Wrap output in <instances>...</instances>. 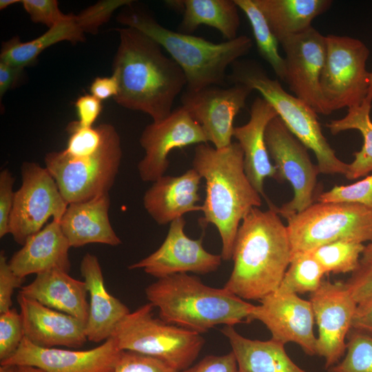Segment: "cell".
<instances>
[{
    "mask_svg": "<svg viewBox=\"0 0 372 372\" xmlns=\"http://www.w3.org/2000/svg\"><path fill=\"white\" fill-rule=\"evenodd\" d=\"M80 272L90 296L89 316L85 324L87 340L98 343L110 338L116 325L130 313L128 307L107 290L98 258L87 253Z\"/></svg>",
    "mask_w": 372,
    "mask_h": 372,
    "instance_id": "obj_24",
    "label": "cell"
},
{
    "mask_svg": "<svg viewBox=\"0 0 372 372\" xmlns=\"http://www.w3.org/2000/svg\"><path fill=\"white\" fill-rule=\"evenodd\" d=\"M256 305L251 321L263 323L271 334V339L283 344H298L305 353L317 355V337L314 334V314L311 302L297 294L269 293Z\"/></svg>",
    "mask_w": 372,
    "mask_h": 372,
    "instance_id": "obj_19",
    "label": "cell"
},
{
    "mask_svg": "<svg viewBox=\"0 0 372 372\" xmlns=\"http://www.w3.org/2000/svg\"><path fill=\"white\" fill-rule=\"evenodd\" d=\"M25 278L12 269L4 251L0 252V313L11 309L12 296L15 289L21 287Z\"/></svg>",
    "mask_w": 372,
    "mask_h": 372,
    "instance_id": "obj_41",
    "label": "cell"
},
{
    "mask_svg": "<svg viewBox=\"0 0 372 372\" xmlns=\"http://www.w3.org/2000/svg\"><path fill=\"white\" fill-rule=\"evenodd\" d=\"M112 372H179L156 358L121 351Z\"/></svg>",
    "mask_w": 372,
    "mask_h": 372,
    "instance_id": "obj_39",
    "label": "cell"
},
{
    "mask_svg": "<svg viewBox=\"0 0 372 372\" xmlns=\"http://www.w3.org/2000/svg\"><path fill=\"white\" fill-rule=\"evenodd\" d=\"M366 99L372 101V72H370L369 74V87L368 94Z\"/></svg>",
    "mask_w": 372,
    "mask_h": 372,
    "instance_id": "obj_53",
    "label": "cell"
},
{
    "mask_svg": "<svg viewBox=\"0 0 372 372\" xmlns=\"http://www.w3.org/2000/svg\"><path fill=\"white\" fill-rule=\"evenodd\" d=\"M234 1L250 23L260 55L271 65L276 76L285 81L286 74L285 59L279 54V42L272 32L265 16L254 0H234Z\"/></svg>",
    "mask_w": 372,
    "mask_h": 372,
    "instance_id": "obj_32",
    "label": "cell"
},
{
    "mask_svg": "<svg viewBox=\"0 0 372 372\" xmlns=\"http://www.w3.org/2000/svg\"><path fill=\"white\" fill-rule=\"evenodd\" d=\"M19 293L56 311L72 316L86 324L89 316L87 289L84 280L60 269L37 275Z\"/></svg>",
    "mask_w": 372,
    "mask_h": 372,
    "instance_id": "obj_27",
    "label": "cell"
},
{
    "mask_svg": "<svg viewBox=\"0 0 372 372\" xmlns=\"http://www.w3.org/2000/svg\"><path fill=\"white\" fill-rule=\"evenodd\" d=\"M25 337L23 318L15 308L0 313V362L10 358Z\"/></svg>",
    "mask_w": 372,
    "mask_h": 372,
    "instance_id": "obj_38",
    "label": "cell"
},
{
    "mask_svg": "<svg viewBox=\"0 0 372 372\" xmlns=\"http://www.w3.org/2000/svg\"><path fill=\"white\" fill-rule=\"evenodd\" d=\"M351 329L372 337V296L358 304Z\"/></svg>",
    "mask_w": 372,
    "mask_h": 372,
    "instance_id": "obj_46",
    "label": "cell"
},
{
    "mask_svg": "<svg viewBox=\"0 0 372 372\" xmlns=\"http://www.w3.org/2000/svg\"><path fill=\"white\" fill-rule=\"evenodd\" d=\"M326 274L310 252L291 257L289 265L276 291L282 293H305L316 291Z\"/></svg>",
    "mask_w": 372,
    "mask_h": 372,
    "instance_id": "obj_33",
    "label": "cell"
},
{
    "mask_svg": "<svg viewBox=\"0 0 372 372\" xmlns=\"http://www.w3.org/2000/svg\"><path fill=\"white\" fill-rule=\"evenodd\" d=\"M318 326L317 355L325 360L328 369L338 363L347 349V338L358 304L344 282L323 280L310 294Z\"/></svg>",
    "mask_w": 372,
    "mask_h": 372,
    "instance_id": "obj_14",
    "label": "cell"
},
{
    "mask_svg": "<svg viewBox=\"0 0 372 372\" xmlns=\"http://www.w3.org/2000/svg\"><path fill=\"white\" fill-rule=\"evenodd\" d=\"M326 59L320 90L326 115L360 105L366 98L369 50L360 40L347 36H325Z\"/></svg>",
    "mask_w": 372,
    "mask_h": 372,
    "instance_id": "obj_10",
    "label": "cell"
},
{
    "mask_svg": "<svg viewBox=\"0 0 372 372\" xmlns=\"http://www.w3.org/2000/svg\"><path fill=\"white\" fill-rule=\"evenodd\" d=\"M149 302L130 312L116 327L112 338L121 351L162 360L177 371L193 364L205 344L198 333L154 317Z\"/></svg>",
    "mask_w": 372,
    "mask_h": 372,
    "instance_id": "obj_7",
    "label": "cell"
},
{
    "mask_svg": "<svg viewBox=\"0 0 372 372\" xmlns=\"http://www.w3.org/2000/svg\"><path fill=\"white\" fill-rule=\"evenodd\" d=\"M320 203L359 204L372 211V174L348 185H335L317 197Z\"/></svg>",
    "mask_w": 372,
    "mask_h": 372,
    "instance_id": "obj_37",
    "label": "cell"
},
{
    "mask_svg": "<svg viewBox=\"0 0 372 372\" xmlns=\"http://www.w3.org/2000/svg\"><path fill=\"white\" fill-rule=\"evenodd\" d=\"M174 7L183 12L179 32L192 34L205 25L218 30L227 41L238 37L240 17L234 0H178Z\"/></svg>",
    "mask_w": 372,
    "mask_h": 372,
    "instance_id": "obj_30",
    "label": "cell"
},
{
    "mask_svg": "<svg viewBox=\"0 0 372 372\" xmlns=\"http://www.w3.org/2000/svg\"><path fill=\"white\" fill-rule=\"evenodd\" d=\"M132 0H105L85 8L77 15L70 17L37 38L22 42L18 36L2 43L0 61L25 68L34 63L46 48L59 42H82L85 33L96 34L99 28L106 23L113 12L121 7L133 3Z\"/></svg>",
    "mask_w": 372,
    "mask_h": 372,
    "instance_id": "obj_13",
    "label": "cell"
},
{
    "mask_svg": "<svg viewBox=\"0 0 372 372\" xmlns=\"http://www.w3.org/2000/svg\"><path fill=\"white\" fill-rule=\"evenodd\" d=\"M78 122L83 127H92L102 110L101 101L92 94L79 96L75 102Z\"/></svg>",
    "mask_w": 372,
    "mask_h": 372,
    "instance_id": "obj_45",
    "label": "cell"
},
{
    "mask_svg": "<svg viewBox=\"0 0 372 372\" xmlns=\"http://www.w3.org/2000/svg\"><path fill=\"white\" fill-rule=\"evenodd\" d=\"M0 372H17L16 366L7 364L1 365Z\"/></svg>",
    "mask_w": 372,
    "mask_h": 372,
    "instance_id": "obj_52",
    "label": "cell"
},
{
    "mask_svg": "<svg viewBox=\"0 0 372 372\" xmlns=\"http://www.w3.org/2000/svg\"><path fill=\"white\" fill-rule=\"evenodd\" d=\"M139 142L145 151L138 164L140 178L145 182H154L165 175L169 165L168 156L173 149L207 143V140L199 123L180 106L166 118L147 125Z\"/></svg>",
    "mask_w": 372,
    "mask_h": 372,
    "instance_id": "obj_15",
    "label": "cell"
},
{
    "mask_svg": "<svg viewBox=\"0 0 372 372\" xmlns=\"http://www.w3.org/2000/svg\"><path fill=\"white\" fill-rule=\"evenodd\" d=\"M364 249L363 243L341 240L320 246L310 253L325 273H353L359 268Z\"/></svg>",
    "mask_w": 372,
    "mask_h": 372,
    "instance_id": "obj_34",
    "label": "cell"
},
{
    "mask_svg": "<svg viewBox=\"0 0 372 372\" xmlns=\"http://www.w3.org/2000/svg\"><path fill=\"white\" fill-rule=\"evenodd\" d=\"M145 292L149 302L158 309L161 320L199 334L220 324L249 322L256 306L187 273L159 278Z\"/></svg>",
    "mask_w": 372,
    "mask_h": 372,
    "instance_id": "obj_4",
    "label": "cell"
},
{
    "mask_svg": "<svg viewBox=\"0 0 372 372\" xmlns=\"http://www.w3.org/2000/svg\"><path fill=\"white\" fill-rule=\"evenodd\" d=\"M70 247L60 222L52 220L29 237L22 247L12 256L9 264L13 271L23 278L52 269L69 273L71 268Z\"/></svg>",
    "mask_w": 372,
    "mask_h": 372,
    "instance_id": "obj_26",
    "label": "cell"
},
{
    "mask_svg": "<svg viewBox=\"0 0 372 372\" xmlns=\"http://www.w3.org/2000/svg\"><path fill=\"white\" fill-rule=\"evenodd\" d=\"M185 225L184 217L172 222L158 249L128 269H142L158 279L189 272L205 275L218 270L223 260L221 255L206 251L202 238H189L184 231Z\"/></svg>",
    "mask_w": 372,
    "mask_h": 372,
    "instance_id": "obj_17",
    "label": "cell"
},
{
    "mask_svg": "<svg viewBox=\"0 0 372 372\" xmlns=\"http://www.w3.org/2000/svg\"><path fill=\"white\" fill-rule=\"evenodd\" d=\"M328 372H372V337L351 329L344 357Z\"/></svg>",
    "mask_w": 372,
    "mask_h": 372,
    "instance_id": "obj_35",
    "label": "cell"
},
{
    "mask_svg": "<svg viewBox=\"0 0 372 372\" xmlns=\"http://www.w3.org/2000/svg\"><path fill=\"white\" fill-rule=\"evenodd\" d=\"M17 372H44L43 370L32 366H16Z\"/></svg>",
    "mask_w": 372,
    "mask_h": 372,
    "instance_id": "obj_50",
    "label": "cell"
},
{
    "mask_svg": "<svg viewBox=\"0 0 372 372\" xmlns=\"http://www.w3.org/2000/svg\"><path fill=\"white\" fill-rule=\"evenodd\" d=\"M221 332L231 347L238 372H307L289 358L282 342L249 339L232 326H225Z\"/></svg>",
    "mask_w": 372,
    "mask_h": 372,
    "instance_id": "obj_28",
    "label": "cell"
},
{
    "mask_svg": "<svg viewBox=\"0 0 372 372\" xmlns=\"http://www.w3.org/2000/svg\"><path fill=\"white\" fill-rule=\"evenodd\" d=\"M110 206L109 193L68 204L60 225L71 247L90 243L110 246L121 243L110 221Z\"/></svg>",
    "mask_w": 372,
    "mask_h": 372,
    "instance_id": "obj_25",
    "label": "cell"
},
{
    "mask_svg": "<svg viewBox=\"0 0 372 372\" xmlns=\"http://www.w3.org/2000/svg\"><path fill=\"white\" fill-rule=\"evenodd\" d=\"M276 116L278 114L270 103L262 97H256L251 107L249 120L243 125L234 127L233 134L243 152L245 174L269 206L273 203L265 194V180L269 177L279 180V177L276 166L270 161L265 130Z\"/></svg>",
    "mask_w": 372,
    "mask_h": 372,
    "instance_id": "obj_22",
    "label": "cell"
},
{
    "mask_svg": "<svg viewBox=\"0 0 372 372\" xmlns=\"http://www.w3.org/2000/svg\"><path fill=\"white\" fill-rule=\"evenodd\" d=\"M192 168L205 180L202 224L216 227L222 259L229 260L240 225L252 208L261 206V196L245 174L243 152L238 142L220 149L207 143L197 145Z\"/></svg>",
    "mask_w": 372,
    "mask_h": 372,
    "instance_id": "obj_3",
    "label": "cell"
},
{
    "mask_svg": "<svg viewBox=\"0 0 372 372\" xmlns=\"http://www.w3.org/2000/svg\"><path fill=\"white\" fill-rule=\"evenodd\" d=\"M14 178L11 172L6 168L0 173V238L9 234V225L13 208L15 192L13 191Z\"/></svg>",
    "mask_w": 372,
    "mask_h": 372,
    "instance_id": "obj_42",
    "label": "cell"
},
{
    "mask_svg": "<svg viewBox=\"0 0 372 372\" xmlns=\"http://www.w3.org/2000/svg\"><path fill=\"white\" fill-rule=\"evenodd\" d=\"M372 263V242L365 246V249L361 256L360 265L364 266Z\"/></svg>",
    "mask_w": 372,
    "mask_h": 372,
    "instance_id": "obj_49",
    "label": "cell"
},
{
    "mask_svg": "<svg viewBox=\"0 0 372 372\" xmlns=\"http://www.w3.org/2000/svg\"><path fill=\"white\" fill-rule=\"evenodd\" d=\"M287 220L291 257L337 241L372 242V211L359 204L317 202Z\"/></svg>",
    "mask_w": 372,
    "mask_h": 372,
    "instance_id": "obj_8",
    "label": "cell"
},
{
    "mask_svg": "<svg viewBox=\"0 0 372 372\" xmlns=\"http://www.w3.org/2000/svg\"><path fill=\"white\" fill-rule=\"evenodd\" d=\"M17 302L24 334L30 342L43 348L78 349L87 341L85 324L76 318L48 307L20 293Z\"/></svg>",
    "mask_w": 372,
    "mask_h": 372,
    "instance_id": "obj_21",
    "label": "cell"
},
{
    "mask_svg": "<svg viewBox=\"0 0 372 372\" xmlns=\"http://www.w3.org/2000/svg\"><path fill=\"white\" fill-rule=\"evenodd\" d=\"M24 68L0 61V99L21 80Z\"/></svg>",
    "mask_w": 372,
    "mask_h": 372,
    "instance_id": "obj_48",
    "label": "cell"
},
{
    "mask_svg": "<svg viewBox=\"0 0 372 372\" xmlns=\"http://www.w3.org/2000/svg\"><path fill=\"white\" fill-rule=\"evenodd\" d=\"M344 284L357 304L372 296V263L360 265Z\"/></svg>",
    "mask_w": 372,
    "mask_h": 372,
    "instance_id": "obj_43",
    "label": "cell"
},
{
    "mask_svg": "<svg viewBox=\"0 0 372 372\" xmlns=\"http://www.w3.org/2000/svg\"><path fill=\"white\" fill-rule=\"evenodd\" d=\"M251 92L241 84L227 88L211 85L195 92L185 90L181 97L182 106L199 123L207 142L220 149L232 143L234 118L245 107Z\"/></svg>",
    "mask_w": 372,
    "mask_h": 372,
    "instance_id": "obj_18",
    "label": "cell"
},
{
    "mask_svg": "<svg viewBox=\"0 0 372 372\" xmlns=\"http://www.w3.org/2000/svg\"><path fill=\"white\" fill-rule=\"evenodd\" d=\"M285 52V81L295 96L317 114L326 115L320 77L326 59L325 36L313 27L279 41Z\"/></svg>",
    "mask_w": 372,
    "mask_h": 372,
    "instance_id": "obj_16",
    "label": "cell"
},
{
    "mask_svg": "<svg viewBox=\"0 0 372 372\" xmlns=\"http://www.w3.org/2000/svg\"><path fill=\"white\" fill-rule=\"evenodd\" d=\"M119 89L118 80L112 73L108 77H96L90 85L92 95L99 100H105L117 95Z\"/></svg>",
    "mask_w": 372,
    "mask_h": 372,
    "instance_id": "obj_47",
    "label": "cell"
},
{
    "mask_svg": "<svg viewBox=\"0 0 372 372\" xmlns=\"http://www.w3.org/2000/svg\"><path fill=\"white\" fill-rule=\"evenodd\" d=\"M276 207L252 208L238 228L233 269L223 287L243 300H260L276 291L291 262L287 225Z\"/></svg>",
    "mask_w": 372,
    "mask_h": 372,
    "instance_id": "obj_2",
    "label": "cell"
},
{
    "mask_svg": "<svg viewBox=\"0 0 372 372\" xmlns=\"http://www.w3.org/2000/svg\"><path fill=\"white\" fill-rule=\"evenodd\" d=\"M21 1L20 0H1L0 1V10H4L8 6L17 3H20Z\"/></svg>",
    "mask_w": 372,
    "mask_h": 372,
    "instance_id": "obj_51",
    "label": "cell"
},
{
    "mask_svg": "<svg viewBox=\"0 0 372 372\" xmlns=\"http://www.w3.org/2000/svg\"><path fill=\"white\" fill-rule=\"evenodd\" d=\"M265 142L270 157L274 161L279 181L289 182L293 198L276 210L286 219L304 210L314 203L317 177L320 174L302 144L287 128L278 116L265 130Z\"/></svg>",
    "mask_w": 372,
    "mask_h": 372,
    "instance_id": "obj_12",
    "label": "cell"
},
{
    "mask_svg": "<svg viewBox=\"0 0 372 372\" xmlns=\"http://www.w3.org/2000/svg\"><path fill=\"white\" fill-rule=\"evenodd\" d=\"M116 30L120 41L112 73L119 89L114 101L125 108L149 115L154 122L166 118L187 85L184 72L158 43L141 31L131 27Z\"/></svg>",
    "mask_w": 372,
    "mask_h": 372,
    "instance_id": "obj_1",
    "label": "cell"
},
{
    "mask_svg": "<svg viewBox=\"0 0 372 372\" xmlns=\"http://www.w3.org/2000/svg\"><path fill=\"white\" fill-rule=\"evenodd\" d=\"M201 176L192 167L180 176H163L143 196L148 214L160 225L170 224L189 212L201 211L198 194Z\"/></svg>",
    "mask_w": 372,
    "mask_h": 372,
    "instance_id": "obj_23",
    "label": "cell"
},
{
    "mask_svg": "<svg viewBox=\"0 0 372 372\" xmlns=\"http://www.w3.org/2000/svg\"><path fill=\"white\" fill-rule=\"evenodd\" d=\"M227 80L258 91L270 103L289 132L315 154L320 174L345 175L348 163L340 160L322 134L317 113L305 102L286 92L253 61H236Z\"/></svg>",
    "mask_w": 372,
    "mask_h": 372,
    "instance_id": "obj_6",
    "label": "cell"
},
{
    "mask_svg": "<svg viewBox=\"0 0 372 372\" xmlns=\"http://www.w3.org/2000/svg\"><path fill=\"white\" fill-rule=\"evenodd\" d=\"M372 101L366 99L358 106L348 109L345 116L332 120L326 126L333 135L349 130H357L363 137V145L359 152L353 154L355 158L349 164L345 177L355 180L366 176L372 172V121L370 112Z\"/></svg>",
    "mask_w": 372,
    "mask_h": 372,
    "instance_id": "obj_31",
    "label": "cell"
},
{
    "mask_svg": "<svg viewBox=\"0 0 372 372\" xmlns=\"http://www.w3.org/2000/svg\"><path fill=\"white\" fill-rule=\"evenodd\" d=\"M21 172L22 183L15 192L9 234L16 242L23 245L29 237L43 228L50 218L60 222L68 203L45 167L25 162Z\"/></svg>",
    "mask_w": 372,
    "mask_h": 372,
    "instance_id": "obj_11",
    "label": "cell"
},
{
    "mask_svg": "<svg viewBox=\"0 0 372 372\" xmlns=\"http://www.w3.org/2000/svg\"><path fill=\"white\" fill-rule=\"evenodd\" d=\"M106 127L107 123L92 127H83L78 121L70 122L66 127L69 138L63 151L73 157H84L95 154L104 143Z\"/></svg>",
    "mask_w": 372,
    "mask_h": 372,
    "instance_id": "obj_36",
    "label": "cell"
},
{
    "mask_svg": "<svg viewBox=\"0 0 372 372\" xmlns=\"http://www.w3.org/2000/svg\"><path fill=\"white\" fill-rule=\"evenodd\" d=\"M21 3L33 22L44 24L49 28L71 15L63 14L56 0H23Z\"/></svg>",
    "mask_w": 372,
    "mask_h": 372,
    "instance_id": "obj_40",
    "label": "cell"
},
{
    "mask_svg": "<svg viewBox=\"0 0 372 372\" xmlns=\"http://www.w3.org/2000/svg\"><path fill=\"white\" fill-rule=\"evenodd\" d=\"M121 158L120 136L115 127L107 123L104 143L95 154L73 157L63 150L50 152L44 161L45 168L70 204L108 194L118 174Z\"/></svg>",
    "mask_w": 372,
    "mask_h": 372,
    "instance_id": "obj_9",
    "label": "cell"
},
{
    "mask_svg": "<svg viewBox=\"0 0 372 372\" xmlns=\"http://www.w3.org/2000/svg\"><path fill=\"white\" fill-rule=\"evenodd\" d=\"M278 42L311 28V22L331 6L329 0H254Z\"/></svg>",
    "mask_w": 372,
    "mask_h": 372,
    "instance_id": "obj_29",
    "label": "cell"
},
{
    "mask_svg": "<svg viewBox=\"0 0 372 372\" xmlns=\"http://www.w3.org/2000/svg\"><path fill=\"white\" fill-rule=\"evenodd\" d=\"M179 372H238L232 351L223 355H208L197 364Z\"/></svg>",
    "mask_w": 372,
    "mask_h": 372,
    "instance_id": "obj_44",
    "label": "cell"
},
{
    "mask_svg": "<svg viewBox=\"0 0 372 372\" xmlns=\"http://www.w3.org/2000/svg\"><path fill=\"white\" fill-rule=\"evenodd\" d=\"M121 351L112 337L84 351L40 347L24 337L17 351L0 364L32 366L44 372H112Z\"/></svg>",
    "mask_w": 372,
    "mask_h": 372,
    "instance_id": "obj_20",
    "label": "cell"
},
{
    "mask_svg": "<svg viewBox=\"0 0 372 372\" xmlns=\"http://www.w3.org/2000/svg\"><path fill=\"white\" fill-rule=\"evenodd\" d=\"M126 8L118 14L117 21L141 31L168 52L185 74L187 91L225 85L227 68L252 47L251 39L245 35L216 43L166 28L152 15L132 5Z\"/></svg>",
    "mask_w": 372,
    "mask_h": 372,
    "instance_id": "obj_5",
    "label": "cell"
}]
</instances>
